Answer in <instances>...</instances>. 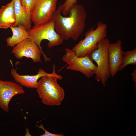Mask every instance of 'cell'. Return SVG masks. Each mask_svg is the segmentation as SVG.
I'll list each match as a JSON object with an SVG mask.
<instances>
[{"label": "cell", "mask_w": 136, "mask_h": 136, "mask_svg": "<svg viewBox=\"0 0 136 136\" xmlns=\"http://www.w3.org/2000/svg\"><path fill=\"white\" fill-rule=\"evenodd\" d=\"M61 11L60 4L53 15L56 31L64 40L71 38L77 40L86 26L87 15L85 7L81 4H76L71 9L67 17L62 16Z\"/></svg>", "instance_id": "1"}, {"label": "cell", "mask_w": 136, "mask_h": 136, "mask_svg": "<svg viewBox=\"0 0 136 136\" xmlns=\"http://www.w3.org/2000/svg\"><path fill=\"white\" fill-rule=\"evenodd\" d=\"M58 79L54 76H46L38 80L36 89L43 104L51 106L61 104L65 94L63 89L57 83Z\"/></svg>", "instance_id": "2"}, {"label": "cell", "mask_w": 136, "mask_h": 136, "mask_svg": "<svg viewBox=\"0 0 136 136\" xmlns=\"http://www.w3.org/2000/svg\"><path fill=\"white\" fill-rule=\"evenodd\" d=\"M28 31L29 38L33 41L39 46L45 62L51 60L46 56L42 50L41 46L42 41L44 39L48 40V46L51 48L61 44L64 40L62 37L56 31L54 21L52 19L45 23L35 25Z\"/></svg>", "instance_id": "3"}, {"label": "cell", "mask_w": 136, "mask_h": 136, "mask_svg": "<svg viewBox=\"0 0 136 136\" xmlns=\"http://www.w3.org/2000/svg\"><path fill=\"white\" fill-rule=\"evenodd\" d=\"M107 26L105 23L98 22L97 28L93 27L85 33L84 38L81 40L72 49L76 55L82 57L89 55L97 48L98 43L107 35Z\"/></svg>", "instance_id": "4"}, {"label": "cell", "mask_w": 136, "mask_h": 136, "mask_svg": "<svg viewBox=\"0 0 136 136\" xmlns=\"http://www.w3.org/2000/svg\"><path fill=\"white\" fill-rule=\"evenodd\" d=\"M110 43L108 39H103L98 43L97 48L89 55L97 64L95 78L97 80H100L103 85L110 76L108 51Z\"/></svg>", "instance_id": "5"}, {"label": "cell", "mask_w": 136, "mask_h": 136, "mask_svg": "<svg viewBox=\"0 0 136 136\" xmlns=\"http://www.w3.org/2000/svg\"><path fill=\"white\" fill-rule=\"evenodd\" d=\"M65 51L62 59L67 65L66 69L79 72L89 78L96 74L97 66L94 64L89 55L78 57L76 55L75 52L69 48H65Z\"/></svg>", "instance_id": "6"}, {"label": "cell", "mask_w": 136, "mask_h": 136, "mask_svg": "<svg viewBox=\"0 0 136 136\" xmlns=\"http://www.w3.org/2000/svg\"><path fill=\"white\" fill-rule=\"evenodd\" d=\"M57 0H36L32 11L31 20L35 25L46 23L52 19L56 9Z\"/></svg>", "instance_id": "7"}, {"label": "cell", "mask_w": 136, "mask_h": 136, "mask_svg": "<svg viewBox=\"0 0 136 136\" xmlns=\"http://www.w3.org/2000/svg\"><path fill=\"white\" fill-rule=\"evenodd\" d=\"M12 52L18 59L25 57L31 59L34 63L41 62V50L36 44L29 38L13 47Z\"/></svg>", "instance_id": "8"}, {"label": "cell", "mask_w": 136, "mask_h": 136, "mask_svg": "<svg viewBox=\"0 0 136 136\" xmlns=\"http://www.w3.org/2000/svg\"><path fill=\"white\" fill-rule=\"evenodd\" d=\"M25 93L22 86L17 82L0 80V108L8 112L9 104L12 98L16 95Z\"/></svg>", "instance_id": "9"}, {"label": "cell", "mask_w": 136, "mask_h": 136, "mask_svg": "<svg viewBox=\"0 0 136 136\" xmlns=\"http://www.w3.org/2000/svg\"><path fill=\"white\" fill-rule=\"evenodd\" d=\"M55 65H53V71L51 73H46L42 68H40L37 74L34 75H21L19 74L13 68L11 71V75L15 81L22 86L31 89H36L38 79L46 76H53L57 77L58 80L63 79L62 76L55 72Z\"/></svg>", "instance_id": "10"}, {"label": "cell", "mask_w": 136, "mask_h": 136, "mask_svg": "<svg viewBox=\"0 0 136 136\" xmlns=\"http://www.w3.org/2000/svg\"><path fill=\"white\" fill-rule=\"evenodd\" d=\"M122 42L118 39L115 42L109 44L108 48V62L111 76L114 77L121 65L124 51L122 50Z\"/></svg>", "instance_id": "11"}, {"label": "cell", "mask_w": 136, "mask_h": 136, "mask_svg": "<svg viewBox=\"0 0 136 136\" xmlns=\"http://www.w3.org/2000/svg\"><path fill=\"white\" fill-rule=\"evenodd\" d=\"M14 8L16 21L12 26L22 25L28 31L31 28V12L22 5L20 0H14Z\"/></svg>", "instance_id": "12"}, {"label": "cell", "mask_w": 136, "mask_h": 136, "mask_svg": "<svg viewBox=\"0 0 136 136\" xmlns=\"http://www.w3.org/2000/svg\"><path fill=\"white\" fill-rule=\"evenodd\" d=\"M14 0L3 6L0 9V28L7 29L15 22Z\"/></svg>", "instance_id": "13"}, {"label": "cell", "mask_w": 136, "mask_h": 136, "mask_svg": "<svg viewBox=\"0 0 136 136\" xmlns=\"http://www.w3.org/2000/svg\"><path fill=\"white\" fill-rule=\"evenodd\" d=\"M9 28L12 30V35L6 39L8 46L13 47L25 39L29 38L28 31L23 25H20L16 26H11Z\"/></svg>", "instance_id": "14"}, {"label": "cell", "mask_w": 136, "mask_h": 136, "mask_svg": "<svg viewBox=\"0 0 136 136\" xmlns=\"http://www.w3.org/2000/svg\"><path fill=\"white\" fill-rule=\"evenodd\" d=\"M130 64H136V48L132 50L124 51L119 71L124 69Z\"/></svg>", "instance_id": "15"}, {"label": "cell", "mask_w": 136, "mask_h": 136, "mask_svg": "<svg viewBox=\"0 0 136 136\" xmlns=\"http://www.w3.org/2000/svg\"><path fill=\"white\" fill-rule=\"evenodd\" d=\"M77 0H65L62 4H61V13L64 16L69 15L71 9L77 4Z\"/></svg>", "instance_id": "16"}, {"label": "cell", "mask_w": 136, "mask_h": 136, "mask_svg": "<svg viewBox=\"0 0 136 136\" xmlns=\"http://www.w3.org/2000/svg\"><path fill=\"white\" fill-rule=\"evenodd\" d=\"M36 0H20L21 5L28 10L32 12Z\"/></svg>", "instance_id": "17"}, {"label": "cell", "mask_w": 136, "mask_h": 136, "mask_svg": "<svg viewBox=\"0 0 136 136\" xmlns=\"http://www.w3.org/2000/svg\"><path fill=\"white\" fill-rule=\"evenodd\" d=\"M36 126L38 127L43 129L45 131L44 133L41 135V136H63L64 135L62 134H55L49 132L44 128L43 125L42 124H40L39 126L37 125Z\"/></svg>", "instance_id": "18"}, {"label": "cell", "mask_w": 136, "mask_h": 136, "mask_svg": "<svg viewBox=\"0 0 136 136\" xmlns=\"http://www.w3.org/2000/svg\"><path fill=\"white\" fill-rule=\"evenodd\" d=\"M132 75L133 80L135 82L136 79V70L135 69L134 70Z\"/></svg>", "instance_id": "19"}]
</instances>
